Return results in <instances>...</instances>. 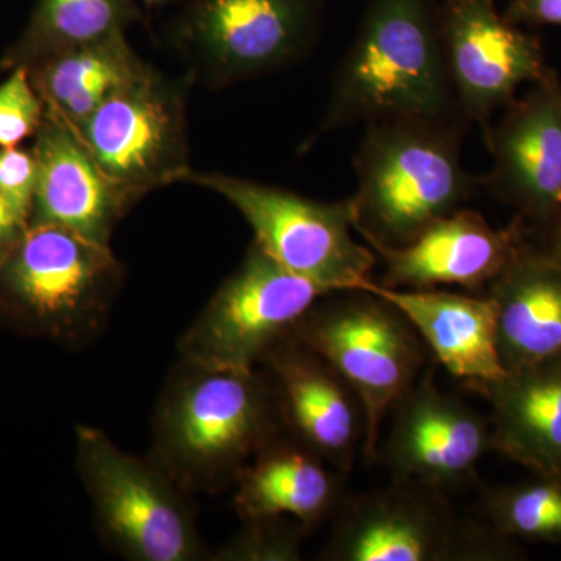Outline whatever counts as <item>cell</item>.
<instances>
[{"instance_id": "cell-17", "label": "cell", "mask_w": 561, "mask_h": 561, "mask_svg": "<svg viewBox=\"0 0 561 561\" xmlns=\"http://www.w3.org/2000/svg\"><path fill=\"white\" fill-rule=\"evenodd\" d=\"M33 139L38 184L31 225H57L110 245L117 221L136 203L102 171L79 133L47 111Z\"/></svg>"}, {"instance_id": "cell-24", "label": "cell", "mask_w": 561, "mask_h": 561, "mask_svg": "<svg viewBox=\"0 0 561 561\" xmlns=\"http://www.w3.org/2000/svg\"><path fill=\"white\" fill-rule=\"evenodd\" d=\"M489 526L501 537L561 545V483L534 481L494 486L483 493Z\"/></svg>"}, {"instance_id": "cell-22", "label": "cell", "mask_w": 561, "mask_h": 561, "mask_svg": "<svg viewBox=\"0 0 561 561\" xmlns=\"http://www.w3.org/2000/svg\"><path fill=\"white\" fill-rule=\"evenodd\" d=\"M147 68L121 32L58 51L27 69L47 113L77 131L111 95Z\"/></svg>"}, {"instance_id": "cell-11", "label": "cell", "mask_w": 561, "mask_h": 561, "mask_svg": "<svg viewBox=\"0 0 561 561\" xmlns=\"http://www.w3.org/2000/svg\"><path fill=\"white\" fill-rule=\"evenodd\" d=\"M190 77L147 68L81 125L84 146L133 202L181 183L191 171L186 98Z\"/></svg>"}, {"instance_id": "cell-14", "label": "cell", "mask_w": 561, "mask_h": 561, "mask_svg": "<svg viewBox=\"0 0 561 561\" xmlns=\"http://www.w3.org/2000/svg\"><path fill=\"white\" fill-rule=\"evenodd\" d=\"M530 84L485 133L493 165L478 181L522 220L549 230L561 213V81L549 68Z\"/></svg>"}, {"instance_id": "cell-19", "label": "cell", "mask_w": 561, "mask_h": 561, "mask_svg": "<svg viewBox=\"0 0 561 561\" xmlns=\"http://www.w3.org/2000/svg\"><path fill=\"white\" fill-rule=\"evenodd\" d=\"M345 476L283 432L243 468L232 504L242 522L287 518L312 530L337 511Z\"/></svg>"}, {"instance_id": "cell-29", "label": "cell", "mask_w": 561, "mask_h": 561, "mask_svg": "<svg viewBox=\"0 0 561 561\" xmlns=\"http://www.w3.org/2000/svg\"><path fill=\"white\" fill-rule=\"evenodd\" d=\"M28 221L0 195V261L20 242Z\"/></svg>"}, {"instance_id": "cell-28", "label": "cell", "mask_w": 561, "mask_h": 561, "mask_svg": "<svg viewBox=\"0 0 561 561\" xmlns=\"http://www.w3.org/2000/svg\"><path fill=\"white\" fill-rule=\"evenodd\" d=\"M502 14L505 20L519 27L522 25L561 27V0H512Z\"/></svg>"}, {"instance_id": "cell-2", "label": "cell", "mask_w": 561, "mask_h": 561, "mask_svg": "<svg viewBox=\"0 0 561 561\" xmlns=\"http://www.w3.org/2000/svg\"><path fill=\"white\" fill-rule=\"evenodd\" d=\"M401 117L468 124L454 98L432 0L368 2L332 77L323 121L305 149L351 125Z\"/></svg>"}, {"instance_id": "cell-6", "label": "cell", "mask_w": 561, "mask_h": 561, "mask_svg": "<svg viewBox=\"0 0 561 561\" xmlns=\"http://www.w3.org/2000/svg\"><path fill=\"white\" fill-rule=\"evenodd\" d=\"M291 334L357 394L365 420L362 454L378 461L383 420L423 373L420 335L391 302L360 289L321 298Z\"/></svg>"}, {"instance_id": "cell-4", "label": "cell", "mask_w": 561, "mask_h": 561, "mask_svg": "<svg viewBox=\"0 0 561 561\" xmlns=\"http://www.w3.org/2000/svg\"><path fill=\"white\" fill-rule=\"evenodd\" d=\"M124 286L110 245L57 225L32 224L0 261V320L70 350L108 327Z\"/></svg>"}, {"instance_id": "cell-9", "label": "cell", "mask_w": 561, "mask_h": 561, "mask_svg": "<svg viewBox=\"0 0 561 561\" xmlns=\"http://www.w3.org/2000/svg\"><path fill=\"white\" fill-rule=\"evenodd\" d=\"M438 490L415 482L343 496L332 515L324 561H479L513 559L508 538L459 522Z\"/></svg>"}, {"instance_id": "cell-25", "label": "cell", "mask_w": 561, "mask_h": 561, "mask_svg": "<svg viewBox=\"0 0 561 561\" xmlns=\"http://www.w3.org/2000/svg\"><path fill=\"white\" fill-rule=\"evenodd\" d=\"M308 527L295 519L267 518L243 522L231 540L210 552V561H297Z\"/></svg>"}, {"instance_id": "cell-18", "label": "cell", "mask_w": 561, "mask_h": 561, "mask_svg": "<svg viewBox=\"0 0 561 561\" xmlns=\"http://www.w3.org/2000/svg\"><path fill=\"white\" fill-rule=\"evenodd\" d=\"M371 291L408 319L435 359L470 389L507 375L497 346L496 308L489 295L443 289H390L365 280Z\"/></svg>"}, {"instance_id": "cell-31", "label": "cell", "mask_w": 561, "mask_h": 561, "mask_svg": "<svg viewBox=\"0 0 561 561\" xmlns=\"http://www.w3.org/2000/svg\"><path fill=\"white\" fill-rule=\"evenodd\" d=\"M140 2H144L146 5L150 7H161L168 5V3L173 2V0H140Z\"/></svg>"}, {"instance_id": "cell-1", "label": "cell", "mask_w": 561, "mask_h": 561, "mask_svg": "<svg viewBox=\"0 0 561 561\" xmlns=\"http://www.w3.org/2000/svg\"><path fill=\"white\" fill-rule=\"evenodd\" d=\"M286 432L267 373L179 359L158 397L149 456L187 493L232 489L253 457Z\"/></svg>"}, {"instance_id": "cell-23", "label": "cell", "mask_w": 561, "mask_h": 561, "mask_svg": "<svg viewBox=\"0 0 561 561\" xmlns=\"http://www.w3.org/2000/svg\"><path fill=\"white\" fill-rule=\"evenodd\" d=\"M139 16L135 0H38L0 69L31 68L58 51L125 32Z\"/></svg>"}, {"instance_id": "cell-30", "label": "cell", "mask_w": 561, "mask_h": 561, "mask_svg": "<svg viewBox=\"0 0 561 561\" xmlns=\"http://www.w3.org/2000/svg\"><path fill=\"white\" fill-rule=\"evenodd\" d=\"M541 251L561 271V213L549 228L548 245Z\"/></svg>"}, {"instance_id": "cell-12", "label": "cell", "mask_w": 561, "mask_h": 561, "mask_svg": "<svg viewBox=\"0 0 561 561\" xmlns=\"http://www.w3.org/2000/svg\"><path fill=\"white\" fill-rule=\"evenodd\" d=\"M438 25L461 117L485 135L493 114L548 72L541 41L505 20L496 0H445Z\"/></svg>"}, {"instance_id": "cell-21", "label": "cell", "mask_w": 561, "mask_h": 561, "mask_svg": "<svg viewBox=\"0 0 561 561\" xmlns=\"http://www.w3.org/2000/svg\"><path fill=\"white\" fill-rule=\"evenodd\" d=\"M505 370L561 354V271L526 242L486 287Z\"/></svg>"}, {"instance_id": "cell-26", "label": "cell", "mask_w": 561, "mask_h": 561, "mask_svg": "<svg viewBox=\"0 0 561 561\" xmlns=\"http://www.w3.org/2000/svg\"><path fill=\"white\" fill-rule=\"evenodd\" d=\"M46 117V105L27 68L10 69L0 83V147H16L35 138Z\"/></svg>"}, {"instance_id": "cell-3", "label": "cell", "mask_w": 561, "mask_h": 561, "mask_svg": "<svg viewBox=\"0 0 561 561\" xmlns=\"http://www.w3.org/2000/svg\"><path fill=\"white\" fill-rule=\"evenodd\" d=\"M470 125L434 119L365 124L354 157V230L373 251L408 245L478 194L461 161Z\"/></svg>"}, {"instance_id": "cell-13", "label": "cell", "mask_w": 561, "mask_h": 561, "mask_svg": "<svg viewBox=\"0 0 561 561\" xmlns=\"http://www.w3.org/2000/svg\"><path fill=\"white\" fill-rule=\"evenodd\" d=\"M390 412L378 460L394 482L438 491L467 485L486 453L493 451L490 421L457 394L442 390L432 370L421 373Z\"/></svg>"}, {"instance_id": "cell-27", "label": "cell", "mask_w": 561, "mask_h": 561, "mask_svg": "<svg viewBox=\"0 0 561 561\" xmlns=\"http://www.w3.org/2000/svg\"><path fill=\"white\" fill-rule=\"evenodd\" d=\"M38 184V161L33 149L0 147V195L31 225Z\"/></svg>"}, {"instance_id": "cell-20", "label": "cell", "mask_w": 561, "mask_h": 561, "mask_svg": "<svg viewBox=\"0 0 561 561\" xmlns=\"http://www.w3.org/2000/svg\"><path fill=\"white\" fill-rule=\"evenodd\" d=\"M471 390L490 402L493 451L561 483V354Z\"/></svg>"}, {"instance_id": "cell-7", "label": "cell", "mask_w": 561, "mask_h": 561, "mask_svg": "<svg viewBox=\"0 0 561 561\" xmlns=\"http://www.w3.org/2000/svg\"><path fill=\"white\" fill-rule=\"evenodd\" d=\"M323 10L324 0H190L169 39L191 81L230 87L305 60L319 43Z\"/></svg>"}, {"instance_id": "cell-15", "label": "cell", "mask_w": 561, "mask_h": 561, "mask_svg": "<svg viewBox=\"0 0 561 561\" xmlns=\"http://www.w3.org/2000/svg\"><path fill=\"white\" fill-rule=\"evenodd\" d=\"M260 367L275 389L284 430L343 474L364 443V409L348 382L294 334L273 346Z\"/></svg>"}, {"instance_id": "cell-8", "label": "cell", "mask_w": 561, "mask_h": 561, "mask_svg": "<svg viewBox=\"0 0 561 561\" xmlns=\"http://www.w3.org/2000/svg\"><path fill=\"white\" fill-rule=\"evenodd\" d=\"M181 183L220 195L241 213L254 242L287 271L331 291L359 289L378 256L354 238L351 197L320 202L227 173L191 171Z\"/></svg>"}, {"instance_id": "cell-5", "label": "cell", "mask_w": 561, "mask_h": 561, "mask_svg": "<svg viewBox=\"0 0 561 561\" xmlns=\"http://www.w3.org/2000/svg\"><path fill=\"white\" fill-rule=\"evenodd\" d=\"M76 463L95 531L111 552L131 561L209 560L192 494L149 454L122 451L99 427L79 424Z\"/></svg>"}, {"instance_id": "cell-16", "label": "cell", "mask_w": 561, "mask_h": 561, "mask_svg": "<svg viewBox=\"0 0 561 561\" xmlns=\"http://www.w3.org/2000/svg\"><path fill=\"white\" fill-rule=\"evenodd\" d=\"M522 220L494 228L478 210L460 208L426 228L400 249L376 250L390 289L463 287L485 291L522 249Z\"/></svg>"}, {"instance_id": "cell-10", "label": "cell", "mask_w": 561, "mask_h": 561, "mask_svg": "<svg viewBox=\"0 0 561 561\" xmlns=\"http://www.w3.org/2000/svg\"><path fill=\"white\" fill-rule=\"evenodd\" d=\"M330 294L287 271L253 241L241 265L181 334L180 359L225 370L260 368L265 354Z\"/></svg>"}]
</instances>
